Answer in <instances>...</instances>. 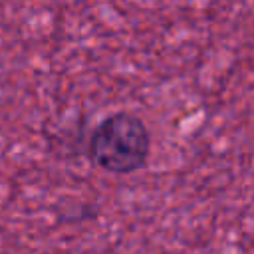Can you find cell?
<instances>
[{
	"label": "cell",
	"instance_id": "obj_1",
	"mask_svg": "<svg viewBox=\"0 0 254 254\" xmlns=\"http://www.w3.org/2000/svg\"><path fill=\"white\" fill-rule=\"evenodd\" d=\"M89 161L111 175H131L143 169L151 155V133L133 111H115L103 117L87 141Z\"/></svg>",
	"mask_w": 254,
	"mask_h": 254
}]
</instances>
